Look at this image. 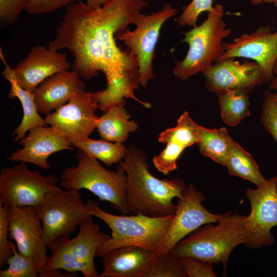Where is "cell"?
Here are the masks:
<instances>
[{"label":"cell","mask_w":277,"mask_h":277,"mask_svg":"<svg viewBox=\"0 0 277 277\" xmlns=\"http://www.w3.org/2000/svg\"><path fill=\"white\" fill-rule=\"evenodd\" d=\"M124 107H111L98 117L96 128L102 139L123 143L128 139L130 132L138 128L135 121L129 120L131 116Z\"/></svg>","instance_id":"23"},{"label":"cell","mask_w":277,"mask_h":277,"mask_svg":"<svg viewBox=\"0 0 277 277\" xmlns=\"http://www.w3.org/2000/svg\"><path fill=\"white\" fill-rule=\"evenodd\" d=\"M111 236L101 232L90 216L80 225L77 235L72 239L61 236L48 248L51 255L43 271L64 270L69 273L81 272L85 277H99L94 262L97 250Z\"/></svg>","instance_id":"8"},{"label":"cell","mask_w":277,"mask_h":277,"mask_svg":"<svg viewBox=\"0 0 277 277\" xmlns=\"http://www.w3.org/2000/svg\"><path fill=\"white\" fill-rule=\"evenodd\" d=\"M170 227L163 239L157 254L169 252L175 245L201 226L216 223L224 214H213L202 204L203 194L190 184L178 198Z\"/></svg>","instance_id":"13"},{"label":"cell","mask_w":277,"mask_h":277,"mask_svg":"<svg viewBox=\"0 0 277 277\" xmlns=\"http://www.w3.org/2000/svg\"><path fill=\"white\" fill-rule=\"evenodd\" d=\"M166 144V148L152 160L156 169L164 175L168 174L177 168L176 161L185 149L174 142L170 141Z\"/></svg>","instance_id":"31"},{"label":"cell","mask_w":277,"mask_h":277,"mask_svg":"<svg viewBox=\"0 0 277 277\" xmlns=\"http://www.w3.org/2000/svg\"><path fill=\"white\" fill-rule=\"evenodd\" d=\"M207 18L200 25L184 33L182 42L189 49L182 61H175L173 74L185 81L203 72L224 55L223 40L230 35L231 30L223 19L224 8L220 4L208 12Z\"/></svg>","instance_id":"6"},{"label":"cell","mask_w":277,"mask_h":277,"mask_svg":"<svg viewBox=\"0 0 277 277\" xmlns=\"http://www.w3.org/2000/svg\"><path fill=\"white\" fill-rule=\"evenodd\" d=\"M108 0H86V4L94 10L100 9Z\"/></svg>","instance_id":"39"},{"label":"cell","mask_w":277,"mask_h":277,"mask_svg":"<svg viewBox=\"0 0 277 277\" xmlns=\"http://www.w3.org/2000/svg\"><path fill=\"white\" fill-rule=\"evenodd\" d=\"M207 89L214 93L225 90H239L248 93L265 83L263 71L254 61L241 63L235 57L216 62L202 72Z\"/></svg>","instance_id":"17"},{"label":"cell","mask_w":277,"mask_h":277,"mask_svg":"<svg viewBox=\"0 0 277 277\" xmlns=\"http://www.w3.org/2000/svg\"><path fill=\"white\" fill-rule=\"evenodd\" d=\"M85 86L79 73L73 70H64L48 77L33 92L38 112L47 115L66 104L75 95L85 92Z\"/></svg>","instance_id":"20"},{"label":"cell","mask_w":277,"mask_h":277,"mask_svg":"<svg viewBox=\"0 0 277 277\" xmlns=\"http://www.w3.org/2000/svg\"><path fill=\"white\" fill-rule=\"evenodd\" d=\"M197 131L199 141L196 144L201 153L225 166L234 141L227 128L208 129L198 125Z\"/></svg>","instance_id":"24"},{"label":"cell","mask_w":277,"mask_h":277,"mask_svg":"<svg viewBox=\"0 0 277 277\" xmlns=\"http://www.w3.org/2000/svg\"><path fill=\"white\" fill-rule=\"evenodd\" d=\"M97 109L92 93L85 91L46 115L45 120L72 144L89 137L96 128L98 117L94 112Z\"/></svg>","instance_id":"14"},{"label":"cell","mask_w":277,"mask_h":277,"mask_svg":"<svg viewBox=\"0 0 277 277\" xmlns=\"http://www.w3.org/2000/svg\"><path fill=\"white\" fill-rule=\"evenodd\" d=\"M50 47H32L27 56L13 68L17 83L23 89L33 93L48 77L69 70L71 64L65 53Z\"/></svg>","instance_id":"18"},{"label":"cell","mask_w":277,"mask_h":277,"mask_svg":"<svg viewBox=\"0 0 277 277\" xmlns=\"http://www.w3.org/2000/svg\"><path fill=\"white\" fill-rule=\"evenodd\" d=\"M0 56L5 66L2 74L10 84L9 97L10 98H18L23 110L22 122L12 134V136L15 135L12 141L18 142L25 136L26 132L30 129L38 126H47V124L45 120L39 114L33 93L23 89L17 83L14 71L8 65L2 48L0 50Z\"/></svg>","instance_id":"22"},{"label":"cell","mask_w":277,"mask_h":277,"mask_svg":"<svg viewBox=\"0 0 277 277\" xmlns=\"http://www.w3.org/2000/svg\"><path fill=\"white\" fill-rule=\"evenodd\" d=\"M223 47L225 53L217 62L228 57L250 59L261 66L265 82L269 83L272 79L277 59V29L273 32L270 25H262L251 33L242 34L232 42L223 43Z\"/></svg>","instance_id":"16"},{"label":"cell","mask_w":277,"mask_h":277,"mask_svg":"<svg viewBox=\"0 0 277 277\" xmlns=\"http://www.w3.org/2000/svg\"><path fill=\"white\" fill-rule=\"evenodd\" d=\"M176 14V10L169 4L150 14L140 13L134 22V30L128 28L117 33L115 39L123 41L127 49L137 59L140 73V85L145 87L148 81L154 77L152 61L160 31L163 24Z\"/></svg>","instance_id":"10"},{"label":"cell","mask_w":277,"mask_h":277,"mask_svg":"<svg viewBox=\"0 0 277 277\" xmlns=\"http://www.w3.org/2000/svg\"><path fill=\"white\" fill-rule=\"evenodd\" d=\"M43 226V241L48 246L61 236H69L76 227L92 216L79 190L58 187L48 192L33 206Z\"/></svg>","instance_id":"9"},{"label":"cell","mask_w":277,"mask_h":277,"mask_svg":"<svg viewBox=\"0 0 277 277\" xmlns=\"http://www.w3.org/2000/svg\"><path fill=\"white\" fill-rule=\"evenodd\" d=\"M86 203L91 215L102 220L111 230L110 238L97 250L96 256L102 257L111 250L125 246H138L157 252L173 216L116 215L103 210L92 200Z\"/></svg>","instance_id":"4"},{"label":"cell","mask_w":277,"mask_h":277,"mask_svg":"<svg viewBox=\"0 0 277 277\" xmlns=\"http://www.w3.org/2000/svg\"><path fill=\"white\" fill-rule=\"evenodd\" d=\"M184 268L189 277H215L213 263L204 262L191 257L181 258Z\"/></svg>","instance_id":"36"},{"label":"cell","mask_w":277,"mask_h":277,"mask_svg":"<svg viewBox=\"0 0 277 277\" xmlns=\"http://www.w3.org/2000/svg\"><path fill=\"white\" fill-rule=\"evenodd\" d=\"M57 178L43 176L38 170H30L21 162L5 167L0 174V204L8 207L37 205L49 191L57 189Z\"/></svg>","instance_id":"11"},{"label":"cell","mask_w":277,"mask_h":277,"mask_svg":"<svg viewBox=\"0 0 277 277\" xmlns=\"http://www.w3.org/2000/svg\"><path fill=\"white\" fill-rule=\"evenodd\" d=\"M149 4L146 0H108L94 10L82 1L73 3L103 53L107 87L95 92L96 100L103 109L125 106V98L144 103L134 94L140 85L137 59L127 48L123 50L117 46L115 35L134 24L141 10Z\"/></svg>","instance_id":"1"},{"label":"cell","mask_w":277,"mask_h":277,"mask_svg":"<svg viewBox=\"0 0 277 277\" xmlns=\"http://www.w3.org/2000/svg\"><path fill=\"white\" fill-rule=\"evenodd\" d=\"M71 144L90 156L101 160L107 166L120 163L127 149L121 142L113 143L104 139L95 140L89 137Z\"/></svg>","instance_id":"27"},{"label":"cell","mask_w":277,"mask_h":277,"mask_svg":"<svg viewBox=\"0 0 277 277\" xmlns=\"http://www.w3.org/2000/svg\"><path fill=\"white\" fill-rule=\"evenodd\" d=\"M274 98L277 104V92H276L275 93H274Z\"/></svg>","instance_id":"41"},{"label":"cell","mask_w":277,"mask_h":277,"mask_svg":"<svg viewBox=\"0 0 277 277\" xmlns=\"http://www.w3.org/2000/svg\"><path fill=\"white\" fill-rule=\"evenodd\" d=\"M77 164L65 168L60 186L65 189L89 190L100 201L108 202L111 207L123 214L130 213L127 200V174L120 163L116 171L109 170L97 159L78 149Z\"/></svg>","instance_id":"5"},{"label":"cell","mask_w":277,"mask_h":277,"mask_svg":"<svg viewBox=\"0 0 277 277\" xmlns=\"http://www.w3.org/2000/svg\"><path fill=\"white\" fill-rule=\"evenodd\" d=\"M9 234L18 252L32 259L40 274L48 260L42 222L33 206L8 207Z\"/></svg>","instance_id":"15"},{"label":"cell","mask_w":277,"mask_h":277,"mask_svg":"<svg viewBox=\"0 0 277 277\" xmlns=\"http://www.w3.org/2000/svg\"><path fill=\"white\" fill-rule=\"evenodd\" d=\"M260 122L277 143V104L274 93L269 89L264 93Z\"/></svg>","instance_id":"32"},{"label":"cell","mask_w":277,"mask_h":277,"mask_svg":"<svg viewBox=\"0 0 277 277\" xmlns=\"http://www.w3.org/2000/svg\"><path fill=\"white\" fill-rule=\"evenodd\" d=\"M9 221L8 207L0 204V266L7 264L13 251L9 241Z\"/></svg>","instance_id":"35"},{"label":"cell","mask_w":277,"mask_h":277,"mask_svg":"<svg viewBox=\"0 0 277 277\" xmlns=\"http://www.w3.org/2000/svg\"><path fill=\"white\" fill-rule=\"evenodd\" d=\"M246 195L251 206L250 213L245 217L246 245L251 248L272 245L274 238L271 229L277 226V177L266 180L256 189L247 188Z\"/></svg>","instance_id":"12"},{"label":"cell","mask_w":277,"mask_h":277,"mask_svg":"<svg viewBox=\"0 0 277 277\" xmlns=\"http://www.w3.org/2000/svg\"><path fill=\"white\" fill-rule=\"evenodd\" d=\"M29 131L27 136L18 141L23 148L11 153L8 160L31 163L47 170L50 167L48 159L52 154L74 150L69 140L51 126H38Z\"/></svg>","instance_id":"19"},{"label":"cell","mask_w":277,"mask_h":277,"mask_svg":"<svg viewBox=\"0 0 277 277\" xmlns=\"http://www.w3.org/2000/svg\"><path fill=\"white\" fill-rule=\"evenodd\" d=\"M224 122L235 127L250 115L248 93L239 90H225L216 93Z\"/></svg>","instance_id":"26"},{"label":"cell","mask_w":277,"mask_h":277,"mask_svg":"<svg viewBox=\"0 0 277 277\" xmlns=\"http://www.w3.org/2000/svg\"><path fill=\"white\" fill-rule=\"evenodd\" d=\"M30 0H0V26L1 28L14 24L20 13L28 6Z\"/></svg>","instance_id":"34"},{"label":"cell","mask_w":277,"mask_h":277,"mask_svg":"<svg viewBox=\"0 0 277 277\" xmlns=\"http://www.w3.org/2000/svg\"><path fill=\"white\" fill-rule=\"evenodd\" d=\"M75 0H30L26 9L30 14H42L66 7Z\"/></svg>","instance_id":"37"},{"label":"cell","mask_w":277,"mask_h":277,"mask_svg":"<svg viewBox=\"0 0 277 277\" xmlns=\"http://www.w3.org/2000/svg\"><path fill=\"white\" fill-rule=\"evenodd\" d=\"M253 5H256L264 3H267L273 4L277 7V0H250Z\"/></svg>","instance_id":"40"},{"label":"cell","mask_w":277,"mask_h":277,"mask_svg":"<svg viewBox=\"0 0 277 277\" xmlns=\"http://www.w3.org/2000/svg\"><path fill=\"white\" fill-rule=\"evenodd\" d=\"M181 258L170 252L157 254L146 277H187Z\"/></svg>","instance_id":"29"},{"label":"cell","mask_w":277,"mask_h":277,"mask_svg":"<svg viewBox=\"0 0 277 277\" xmlns=\"http://www.w3.org/2000/svg\"><path fill=\"white\" fill-rule=\"evenodd\" d=\"M273 77L270 81L269 89L277 92V59L276 60L273 69Z\"/></svg>","instance_id":"38"},{"label":"cell","mask_w":277,"mask_h":277,"mask_svg":"<svg viewBox=\"0 0 277 277\" xmlns=\"http://www.w3.org/2000/svg\"><path fill=\"white\" fill-rule=\"evenodd\" d=\"M13 254L8 259V267L0 270V277H39L34 261L21 254L16 244L10 241Z\"/></svg>","instance_id":"30"},{"label":"cell","mask_w":277,"mask_h":277,"mask_svg":"<svg viewBox=\"0 0 277 277\" xmlns=\"http://www.w3.org/2000/svg\"><path fill=\"white\" fill-rule=\"evenodd\" d=\"M197 125L188 112L185 111L177 119L176 126L162 132L158 136V140L165 144L174 142L185 148L189 147L199 141Z\"/></svg>","instance_id":"28"},{"label":"cell","mask_w":277,"mask_h":277,"mask_svg":"<svg viewBox=\"0 0 277 277\" xmlns=\"http://www.w3.org/2000/svg\"><path fill=\"white\" fill-rule=\"evenodd\" d=\"M212 2L213 0H192L179 17L177 27L196 26L201 13L212 9Z\"/></svg>","instance_id":"33"},{"label":"cell","mask_w":277,"mask_h":277,"mask_svg":"<svg viewBox=\"0 0 277 277\" xmlns=\"http://www.w3.org/2000/svg\"><path fill=\"white\" fill-rule=\"evenodd\" d=\"M246 216L230 212L224 213L216 225L208 223L179 242L170 251L179 258L191 257L204 262L223 265L235 247L248 241Z\"/></svg>","instance_id":"3"},{"label":"cell","mask_w":277,"mask_h":277,"mask_svg":"<svg viewBox=\"0 0 277 277\" xmlns=\"http://www.w3.org/2000/svg\"><path fill=\"white\" fill-rule=\"evenodd\" d=\"M225 166L230 175L249 181L256 186L266 180L261 173L252 155L234 140L230 147Z\"/></svg>","instance_id":"25"},{"label":"cell","mask_w":277,"mask_h":277,"mask_svg":"<svg viewBox=\"0 0 277 277\" xmlns=\"http://www.w3.org/2000/svg\"><path fill=\"white\" fill-rule=\"evenodd\" d=\"M49 47L56 50L67 49L71 52L74 57L72 70L87 81L105 71L103 51L73 4L66 7Z\"/></svg>","instance_id":"7"},{"label":"cell","mask_w":277,"mask_h":277,"mask_svg":"<svg viewBox=\"0 0 277 277\" xmlns=\"http://www.w3.org/2000/svg\"><path fill=\"white\" fill-rule=\"evenodd\" d=\"M157 252L138 246L110 250L103 258L99 277H146Z\"/></svg>","instance_id":"21"},{"label":"cell","mask_w":277,"mask_h":277,"mask_svg":"<svg viewBox=\"0 0 277 277\" xmlns=\"http://www.w3.org/2000/svg\"><path fill=\"white\" fill-rule=\"evenodd\" d=\"M120 163L127 174L126 194L130 213L157 217L174 214V197H180L187 188L181 179H160L149 171L144 152L133 145L127 147Z\"/></svg>","instance_id":"2"}]
</instances>
